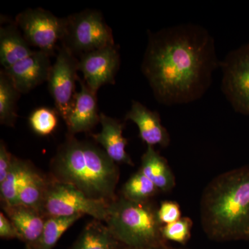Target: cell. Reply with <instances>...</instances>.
Returning <instances> with one entry per match:
<instances>
[{
    "label": "cell",
    "mask_w": 249,
    "mask_h": 249,
    "mask_svg": "<svg viewBox=\"0 0 249 249\" xmlns=\"http://www.w3.org/2000/svg\"><path fill=\"white\" fill-rule=\"evenodd\" d=\"M219 64L213 38L201 26L148 31L142 71L161 104H186L202 97Z\"/></svg>",
    "instance_id": "6da1fadb"
},
{
    "label": "cell",
    "mask_w": 249,
    "mask_h": 249,
    "mask_svg": "<svg viewBox=\"0 0 249 249\" xmlns=\"http://www.w3.org/2000/svg\"><path fill=\"white\" fill-rule=\"evenodd\" d=\"M49 177L74 186L89 199L109 204L117 197L120 170L103 148L68 134L51 160Z\"/></svg>",
    "instance_id": "7a4b0ae2"
},
{
    "label": "cell",
    "mask_w": 249,
    "mask_h": 249,
    "mask_svg": "<svg viewBox=\"0 0 249 249\" xmlns=\"http://www.w3.org/2000/svg\"><path fill=\"white\" fill-rule=\"evenodd\" d=\"M201 225L216 242L249 241V166L216 177L201 201Z\"/></svg>",
    "instance_id": "3957f363"
},
{
    "label": "cell",
    "mask_w": 249,
    "mask_h": 249,
    "mask_svg": "<svg viewBox=\"0 0 249 249\" xmlns=\"http://www.w3.org/2000/svg\"><path fill=\"white\" fill-rule=\"evenodd\" d=\"M111 234L123 246L146 248L167 245L158 208L151 201L135 202L118 196L108 205L105 221Z\"/></svg>",
    "instance_id": "277c9868"
},
{
    "label": "cell",
    "mask_w": 249,
    "mask_h": 249,
    "mask_svg": "<svg viewBox=\"0 0 249 249\" xmlns=\"http://www.w3.org/2000/svg\"><path fill=\"white\" fill-rule=\"evenodd\" d=\"M62 45L72 53L83 54L114 45L112 30L97 10L86 9L66 18Z\"/></svg>",
    "instance_id": "5b68a950"
},
{
    "label": "cell",
    "mask_w": 249,
    "mask_h": 249,
    "mask_svg": "<svg viewBox=\"0 0 249 249\" xmlns=\"http://www.w3.org/2000/svg\"><path fill=\"white\" fill-rule=\"evenodd\" d=\"M49 178L48 187L40 209V213L45 219L88 214L105 222L109 204L89 199L74 186Z\"/></svg>",
    "instance_id": "8992f818"
},
{
    "label": "cell",
    "mask_w": 249,
    "mask_h": 249,
    "mask_svg": "<svg viewBox=\"0 0 249 249\" xmlns=\"http://www.w3.org/2000/svg\"><path fill=\"white\" fill-rule=\"evenodd\" d=\"M15 22L29 45L50 56L55 55L58 42L65 36L66 18H58L50 11L36 8L19 13Z\"/></svg>",
    "instance_id": "52a82bcc"
},
{
    "label": "cell",
    "mask_w": 249,
    "mask_h": 249,
    "mask_svg": "<svg viewBox=\"0 0 249 249\" xmlns=\"http://www.w3.org/2000/svg\"><path fill=\"white\" fill-rule=\"evenodd\" d=\"M79 60L74 54L62 45L52 65L47 83L53 98L55 110L66 122L73 107L76 97V82L79 77Z\"/></svg>",
    "instance_id": "ba28073f"
},
{
    "label": "cell",
    "mask_w": 249,
    "mask_h": 249,
    "mask_svg": "<svg viewBox=\"0 0 249 249\" xmlns=\"http://www.w3.org/2000/svg\"><path fill=\"white\" fill-rule=\"evenodd\" d=\"M219 66L226 98L236 111L249 114V45L230 52Z\"/></svg>",
    "instance_id": "9c48e42d"
},
{
    "label": "cell",
    "mask_w": 249,
    "mask_h": 249,
    "mask_svg": "<svg viewBox=\"0 0 249 249\" xmlns=\"http://www.w3.org/2000/svg\"><path fill=\"white\" fill-rule=\"evenodd\" d=\"M120 65L117 47L115 45H109L82 55L79 71L90 89L97 92L103 85L115 84V77Z\"/></svg>",
    "instance_id": "30bf717a"
},
{
    "label": "cell",
    "mask_w": 249,
    "mask_h": 249,
    "mask_svg": "<svg viewBox=\"0 0 249 249\" xmlns=\"http://www.w3.org/2000/svg\"><path fill=\"white\" fill-rule=\"evenodd\" d=\"M50 55L41 51H34L27 58L4 70L16 89L27 93L48 80L52 69Z\"/></svg>",
    "instance_id": "8fae6325"
},
{
    "label": "cell",
    "mask_w": 249,
    "mask_h": 249,
    "mask_svg": "<svg viewBox=\"0 0 249 249\" xmlns=\"http://www.w3.org/2000/svg\"><path fill=\"white\" fill-rule=\"evenodd\" d=\"M78 82L80 90L76 93L71 113L65 122L68 134L73 136L80 132H89L101 120L97 92L90 89L84 80L79 78Z\"/></svg>",
    "instance_id": "7c38bea8"
},
{
    "label": "cell",
    "mask_w": 249,
    "mask_h": 249,
    "mask_svg": "<svg viewBox=\"0 0 249 249\" xmlns=\"http://www.w3.org/2000/svg\"><path fill=\"white\" fill-rule=\"evenodd\" d=\"M124 120L132 121L137 124L139 137L147 146L166 147L169 145L170 134L162 124L157 111L150 110L139 101H133Z\"/></svg>",
    "instance_id": "4fadbf2b"
},
{
    "label": "cell",
    "mask_w": 249,
    "mask_h": 249,
    "mask_svg": "<svg viewBox=\"0 0 249 249\" xmlns=\"http://www.w3.org/2000/svg\"><path fill=\"white\" fill-rule=\"evenodd\" d=\"M100 124L101 132L91 134L95 142L100 144L111 160L117 164L124 163L133 166V161L125 150L127 140L123 135L124 124L104 113H101Z\"/></svg>",
    "instance_id": "5bb4252c"
},
{
    "label": "cell",
    "mask_w": 249,
    "mask_h": 249,
    "mask_svg": "<svg viewBox=\"0 0 249 249\" xmlns=\"http://www.w3.org/2000/svg\"><path fill=\"white\" fill-rule=\"evenodd\" d=\"M4 213L20 234L22 241L32 247L40 238L46 219L37 210L22 204L1 206Z\"/></svg>",
    "instance_id": "9a60e30c"
},
{
    "label": "cell",
    "mask_w": 249,
    "mask_h": 249,
    "mask_svg": "<svg viewBox=\"0 0 249 249\" xmlns=\"http://www.w3.org/2000/svg\"><path fill=\"white\" fill-rule=\"evenodd\" d=\"M30 47L16 22L0 28V63L3 70L34 53Z\"/></svg>",
    "instance_id": "2e32d148"
},
{
    "label": "cell",
    "mask_w": 249,
    "mask_h": 249,
    "mask_svg": "<svg viewBox=\"0 0 249 249\" xmlns=\"http://www.w3.org/2000/svg\"><path fill=\"white\" fill-rule=\"evenodd\" d=\"M141 171L157 187L159 191L167 193L176 185L175 175L164 157L152 146H147L142 157Z\"/></svg>",
    "instance_id": "e0dca14e"
},
{
    "label": "cell",
    "mask_w": 249,
    "mask_h": 249,
    "mask_svg": "<svg viewBox=\"0 0 249 249\" xmlns=\"http://www.w3.org/2000/svg\"><path fill=\"white\" fill-rule=\"evenodd\" d=\"M49 181V177L36 170L30 162L18 193V204L33 208L40 213Z\"/></svg>",
    "instance_id": "ac0fdd59"
},
{
    "label": "cell",
    "mask_w": 249,
    "mask_h": 249,
    "mask_svg": "<svg viewBox=\"0 0 249 249\" xmlns=\"http://www.w3.org/2000/svg\"><path fill=\"white\" fill-rule=\"evenodd\" d=\"M121 246L106 224L93 219L85 226L71 249H119Z\"/></svg>",
    "instance_id": "d6986e66"
},
{
    "label": "cell",
    "mask_w": 249,
    "mask_h": 249,
    "mask_svg": "<svg viewBox=\"0 0 249 249\" xmlns=\"http://www.w3.org/2000/svg\"><path fill=\"white\" fill-rule=\"evenodd\" d=\"M21 93L4 70L0 71V124L14 127L18 119L17 103Z\"/></svg>",
    "instance_id": "ffe728a7"
},
{
    "label": "cell",
    "mask_w": 249,
    "mask_h": 249,
    "mask_svg": "<svg viewBox=\"0 0 249 249\" xmlns=\"http://www.w3.org/2000/svg\"><path fill=\"white\" fill-rule=\"evenodd\" d=\"M30 162L14 157L12 165L6 178L0 183L1 206L18 204V193Z\"/></svg>",
    "instance_id": "44dd1931"
},
{
    "label": "cell",
    "mask_w": 249,
    "mask_h": 249,
    "mask_svg": "<svg viewBox=\"0 0 249 249\" xmlns=\"http://www.w3.org/2000/svg\"><path fill=\"white\" fill-rule=\"evenodd\" d=\"M81 214L67 217H52L46 219L43 231L31 249H52L67 229L83 217Z\"/></svg>",
    "instance_id": "7402d4cb"
},
{
    "label": "cell",
    "mask_w": 249,
    "mask_h": 249,
    "mask_svg": "<svg viewBox=\"0 0 249 249\" xmlns=\"http://www.w3.org/2000/svg\"><path fill=\"white\" fill-rule=\"evenodd\" d=\"M158 191L155 185L139 170L124 183L121 196L135 202H146Z\"/></svg>",
    "instance_id": "603a6c76"
},
{
    "label": "cell",
    "mask_w": 249,
    "mask_h": 249,
    "mask_svg": "<svg viewBox=\"0 0 249 249\" xmlns=\"http://www.w3.org/2000/svg\"><path fill=\"white\" fill-rule=\"evenodd\" d=\"M58 113L55 109L39 107L30 114L29 122L31 129L40 136L53 133L58 124Z\"/></svg>",
    "instance_id": "cb8c5ba5"
},
{
    "label": "cell",
    "mask_w": 249,
    "mask_h": 249,
    "mask_svg": "<svg viewBox=\"0 0 249 249\" xmlns=\"http://www.w3.org/2000/svg\"><path fill=\"white\" fill-rule=\"evenodd\" d=\"M193 221L189 217H181L176 222L165 224L161 232L166 241H173L181 245H186L191 236Z\"/></svg>",
    "instance_id": "d4e9b609"
},
{
    "label": "cell",
    "mask_w": 249,
    "mask_h": 249,
    "mask_svg": "<svg viewBox=\"0 0 249 249\" xmlns=\"http://www.w3.org/2000/svg\"><path fill=\"white\" fill-rule=\"evenodd\" d=\"M181 215L179 206L175 201H162L158 208L159 219L163 225L176 222L181 218Z\"/></svg>",
    "instance_id": "484cf974"
},
{
    "label": "cell",
    "mask_w": 249,
    "mask_h": 249,
    "mask_svg": "<svg viewBox=\"0 0 249 249\" xmlns=\"http://www.w3.org/2000/svg\"><path fill=\"white\" fill-rule=\"evenodd\" d=\"M0 237L6 240L19 239L22 240L20 234L14 224L2 212L0 213Z\"/></svg>",
    "instance_id": "4316f807"
},
{
    "label": "cell",
    "mask_w": 249,
    "mask_h": 249,
    "mask_svg": "<svg viewBox=\"0 0 249 249\" xmlns=\"http://www.w3.org/2000/svg\"><path fill=\"white\" fill-rule=\"evenodd\" d=\"M14 156L6 148L2 140L0 142V183L7 177Z\"/></svg>",
    "instance_id": "83f0119b"
},
{
    "label": "cell",
    "mask_w": 249,
    "mask_h": 249,
    "mask_svg": "<svg viewBox=\"0 0 249 249\" xmlns=\"http://www.w3.org/2000/svg\"><path fill=\"white\" fill-rule=\"evenodd\" d=\"M119 249H181L173 248V247H170L168 245L159 246V247H146V248H130V247H124V246H121Z\"/></svg>",
    "instance_id": "f1b7e54d"
},
{
    "label": "cell",
    "mask_w": 249,
    "mask_h": 249,
    "mask_svg": "<svg viewBox=\"0 0 249 249\" xmlns=\"http://www.w3.org/2000/svg\"><path fill=\"white\" fill-rule=\"evenodd\" d=\"M27 249H31L30 247H29V246L27 245Z\"/></svg>",
    "instance_id": "f546056e"
}]
</instances>
